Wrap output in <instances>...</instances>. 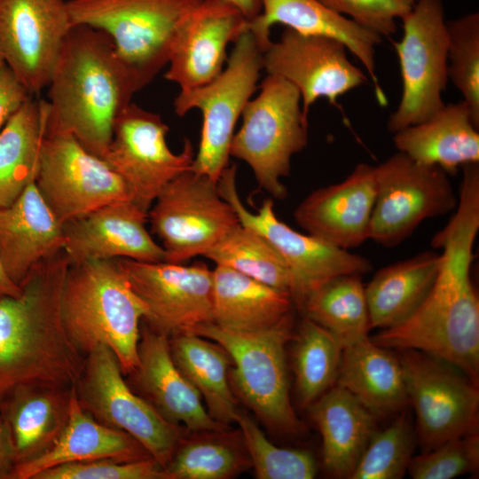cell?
<instances>
[{"mask_svg":"<svg viewBox=\"0 0 479 479\" xmlns=\"http://www.w3.org/2000/svg\"><path fill=\"white\" fill-rule=\"evenodd\" d=\"M169 130L158 114L131 102L116 119L103 157L128 187L132 201L146 213L162 188L190 170L194 160L189 139L179 153L169 149L166 141Z\"/></svg>","mask_w":479,"mask_h":479,"instance_id":"2e32d148","label":"cell"},{"mask_svg":"<svg viewBox=\"0 0 479 479\" xmlns=\"http://www.w3.org/2000/svg\"><path fill=\"white\" fill-rule=\"evenodd\" d=\"M263 69L297 88L306 118L317 99L324 98L336 105L340 96L367 82L363 71L349 60L342 42L287 27L279 40L263 51Z\"/></svg>","mask_w":479,"mask_h":479,"instance_id":"d6986e66","label":"cell"},{"mask_svg":"<svg viewBox=\"0 0 479 479\" xmlns=\"http://www.w3.org/2000/svg\"><path fill=\"white\" fill-rule=\"evenodd\" d=\"M374 169L375 200L369 239L393 247L426 219L455 210L459 198L449 175L397 153Z\"/></svg>","mask_w":479,"mask_h":479,"instance_id":"4fadbf2b","label":"cell"},{"mask_svg":"<svg viewBox=\"0 0 479 479\" xmlns=\"http://www.w3.org/2000/svg\"><path fill=\"white\" fill-rule=\"evenodd\" d=\"M70 260L62 250L37 265L19 296L0 298V410L18 391L72 389L85 362L68 338L60 300Z\"/></svg>","mask_w":479,"mask_h":479,"instance_id":"7a4b0ae2","label":"cell"},{"mask_svg":"<svg viewBox=\"0 0 479 479\" xmlns=\"http://www.w3.org/2000/svg\"><path fill=\"white\" fill-rule=\"evenodd\" d=\"M447 75L479 124V14L447 23Z\"/></svg>","mask_w":479,"mask_h":479,"instance_id":"60d3db41","label":"cell"},{"mask_svg":"<svg viewBox=\"0 0 479 479\" xmlns=\"http://www.w3.org/2000/svg\"><path fill=\"white\" fill-rule=\"evenodd\" d=\"M74 389H25L3 405L0 419L10 436L15 467L36 459L54 444L67 422Z\"/></svg>","mask_w":479,"mask_h":479,"instance_id":"f546056e","label":"cell"},{"mask_svg":"<svg viewBox=\"0 0 479 479\" xmlns=\"http://www.w3.org/2000/svg\"><path fill=\"white\" fill-rule=\"evenodd\" d=\"M151 232L161 240L165 261L183 263L211 250L239 224L217 182L187 170L169 182L148 211Z\"/></svg>","mask_w":479,"mask_h":479,"instance_id":"7c38bea8","label":"cell"},{"mask_svg":"<svg viewBox=\"0 0 479 479\" xmlns=\"http://www.w3.org/2000/svg\"><path fill=\"white\" fill-rule=\"evenodd\" d=\"M202 0H67L73 26L106 33L141 89L168 65L183 25Z\"/></svg>","mask_w":479,"mask_h":479,"instance_id":"5b68a950","label":"cell"},{"mask_svg":"<svg viewBox=\"0 0 479 479\" xmlns=\"http://www.w3.org/2000/svg\"><path fill=\"white\" fill-rule=\"evenodd\" d=\"M47 88L46 130L73 135L101 159L116 119L142 90L110 37L85 25L69 30Z\"/></svg>","mask_w":479,"mask_h":479,"instance_id":"3957f363","label":"cell"},{"mask_svg":"<svg viewBox=\"0 0 479 479\" xmlns=\"http://www.w3.org/2000/svg\"><path fill=\"white\" fill-rule=\"evenodd\" d=\"M260 89L242 112L230 156L246 162L259 186L281 200L287 193L282 178L290 174L292 157L308 143V118L299 90L286 79L267 74Z\"/></svg>","mask_w":479,"mask_h":479,"instance_id":"52a82bcc","label":"cell"},{"mask_svg":"<svg viewBox=\"0 0 479 479\" xmlns=\"http://www.w3.org/2000/svg\"><path fill=\"white\" fill-rule=\"evenodd\" d=\"M138 361L131 376L135 392L146 399L166 420L189 431L230 428L213 420L199 391L176 366L169 337L144 325L140 329Z\"/></svg>","mask_w":479,"mask_h":479,"instance_id":"603a6c76","label":"cell"},{"mask_svg":"<svg viewBox=\"0 0 479 479\" xmlns=\"http://www.w3.org/2000/svg\"><path fill=\"white\" fill-rule=\"evenodd\" d=\"M328 8L342 14L359 26L379 35L396 33L397 19H402L417 0H319Z\"/></svg>","mask_w":479,"mask_h":479,"instance_id":"ee69618b","label":"cell"},{"mask_svg":"<svg viewBox=\"0 0 479 479\" xmlns=\"http://www.w3.org/2000/svg\"><path fill=\"white\" fill-rule=\"evenodd\" d=\"M292 313L276 325L255 332H235L214 323L191 333L220 344L234 364L230 381L234 393L276 433L296 436L303 424L291 404L286 345L291 339Z\"/></svg>","mask_w":479,"mask_h":479,"instance_id":"8992f818","label":"cell"},{"mask_svg":"<svg viewBox=\"0 0 479 479\" xmlns=\"http://www.w3.org/2000/svg\"><path fill=\"white\" fill-rule=\"evenodd\" d=\"M190 431L163 467L164 479H228L252 467L240 429Z\"/></svg>","mask_w":479,"mask_h":479,"instance_id":"e575fe53","label":"cell"},{"mask_svg":"<svg viewBox=\"0 0 479 479\" xmlns=\"http://www.w3.org/2000/svg\"><path fill=\"white\" fill-rule=\"evenodd\" d=\"M374 200L373 166L359 163L343 181L311 192L294 219L309 234L349 250L369 239Z\"/></svg>","mask_w":479,"mask_h":479,"instance_id":"7402d4cb","label":"cell"},{"mask_svg":"<svg viewBox=\"0 0 479 479\" xmlns=\"http://www.w3.org/2000/svg\"><path fill=\"white\" fill-rule=\"evenodd\" d=\"M415 445V433L402 412L383 431H374L351 479H399L407 471Z\"/></svg>","mask_w":479,"mask_h":479,"instance_id":"ab89813d","label":"cell"},{"mask_svg":"<svg viewBox=\"0 0 479 479\" xmlns=\"http://www.w3.org/2000/svg\"><path fill=\"white\" fill-rule=\"evenodd\" d=\"M171 357L185 379L199 391L209 416L230 426L239 409L230 381L232 359L217 342L193 333L169 339Z\"/></svg>","mask_w":479,"mask_h":479,"instance_id":"d6a6232c","label":"cell"},{"mask_svg":"<svg viewBox=\"0 0 479 479\" xmlns=\"http://www.w3.org/2000/svg\"><path fill=\"white\" fill-rule=\"evenodd\" d=\"M233 44L225 68L214 80L180 90L174 100L180 117L195 108L201 112L200 139L191 169L216 182L228 166L236 123L263 69V51L249 29Z\"/></svg>","mask_w":479,"mask_h":479,"instance_id":"ba28073f","label":"cell"},{"mask_svg":"<svg viewBox=\"0 0 479 479\" xmlns=\"http://www.w3.org/2000/svg\"><path fill=\"white\" fill-rule=\"evenodd\" d=\"M248 29V20L228 0H202L181 27L164 78L180 90L214 80L226 61L227 46Z\"/></svg>","mask_w":479,"mask_h":479,"instance_id":"ffe728a7","label":"cell"},{"mask_svg":"<svg viewBox=\"0 0 479 479\" xmlns=\"http://www.w3.org/2000/svg\"><path fill=\"white\" fill-rule=\"evenodd\" d=\"M34 479H164V473L153 458L136 461L99 459L59 465Z\"/></svg>","mask_w":479,"mask_h":479,"instance_id":"7bdbcfd3","label":"cell"},{"mask_svg":"<svg viewBox=\"0 0 479 479\" xmlns=\"http://www.w3.org/2000/svg\"><path fill=\"white\" fill-rule=\"evenodd\" d=\"M116 261L145 303L142 321L153 331L172 337L213 323L212 270L206 263Z\"/></svg>","mask_w":479,"mask_h":479,"instance_id":"e0dca14e","label":"cell"},{"mask_svg":"<svg viewBox=\"0 0 479 479\" xmlns=\"http://www.w3.org/2000/svg\"><path fill=\"white\" fill-rule=\"evenodd\" d=\"M72 27L67 0H0V59L33 97L47 88Z\"/></svg>","mask_w":479,"mask_h":479,"instance_id":"ac0fdd59","label":"cell"},{"mask_svg":"<svg viewBox=\"0 0 479 479\" xmlns=\"http://www.w3.org/2000/svg\"><path fill=\"white\" fill-rule=\"evenodd\" d=\"M213 323L235 332L269 328L290 314L292 298L230 268L212 270Z\"/></svg>","mask_w":479,"mask_h":479,"instance_id":"4dcf8cb0","label":"cell"},{"mask_svg":"<svg viewBox=\"0 0 479 479\" xmlns=\"http://www.w3.org/2000/svg\"><path fill=\"white\" fill-rule=\"evenodd\" d=\"M205 257L290 294L291 277L280 255L262 235L240 222Z\"/></svg>","mask_w":479,"mask_h":479,"instance_id":"8d00e7d4","label":"cell"},{"mask_svg":"<svg viewBox=\"0 0 479 479\" xmlns=\"http://www.w3.org/2000/svg\"><path fill=\"white\" fill-rule=\"evenodd\" d=\"M282 24L296 32L342 42L364 66L374 86L377 101L387 98L376 75L375 46L382 37L326 6L319 0H261V12L248 21V29L264 51L272 42L271 28Z\"/></svg>","mask_w":479,"mask_h":479,"instance_id":"cb8c5ba5","label":"cell"},{"mask_svg":"<svg viewBox=\"0 0 479 479\" xmlns=\"http://www.w3.org/2000/svg\"><path fill=\"white\" fill-rule=\"evenodd\" d=\"M305 318L327 330L342 349L368 336L371 329L365 287L359 274L339 276L310 294Z\"/></svg>","mask_w":479,"mask_h":479,"instance_id":"d590c367","label":"cell"},{"mask_svg":"<svg viewBox=\"0 0 479 479\" xmlns=\"http://www.w3.org/2000/svg\"><path fill=\"white\" fill-rule=\"evenodd\" d=\"M35 183L62 225L105 205L132 200L119 175L67 132L46 130Z\"/></svg>","mask_w":479,"mask_h":479,"instance_id":"9a60e30c","label":"cell"},{"mask_svg":"<svg viewBox=\"0 0 479 479\" xmlns=\"http://www.w3.org/2000/svg\"><path fill=\"white\" fill-rule=\"evenodd\" d=\"M439 266L440 254L425 251L379 270L365 287L371 328L407 320L428 295Z\"/></svg>","mask_w":479,"mask_h":479,"instance_id":"1f68e13d","label":"cell"},{"mask_svg":"<svg viewBox=\"0 0 479 479\" xmlns=\"http://www.w3.org/2000/svg\"><path fill=\"white\" fill-rule=\"evenodd\" d=\"M33 96L0 59V130Z\"/></svg>","mask_w":479,"mask_h":479,"instance_id":"f6af8a7d","label":"cell"},{"mask_svg":"<svg viewBox=\"0 0 479 479\" xmlns=\"http://www.w3.org/2000/svg\"><path fill=\"white\" fill-rule=\"evenodd\" d=\"M153 458L128 433L96 420L80 404L73 389L67 422L54 444L43 454L14 467L11 479H34L59 465L99 459L136 461Z\"/></svg>","mask_w":479,"mask_h":479,"instance_id":"484cf974","label":"cell"},{"mask_svg":"<svg viewBox=\"0 0 479 479\" xmlns=\"http://www.w3.org/2000/svg\"><path fill=\"white\" fill-rule=\"evenodd\" d=\"M455 212L432 239L442 250L434 285L404 322L371 338L385 349H415L448 362L479 381V302L470 279L479 230V169H463Z\"/></svg>","mask_w":479,"mask_h":479,"instance_id":"6da1fadb","label":"cell"},{"mask_svg":"<svg viewBox=\"0 0 479 479\" xmlns=\"http://www.w3.org/2000/svg\"><path fill=\"white\" fill-rule=\"evenodd\" d=\"M123 375L114 351L97 345L85 356L75 385L78 401L98 422L133 436L164 467L189 430L166 420Z\"/></svg>","mask_w":479,"mask_h":479,"instance_id":"9c48e42d","label":"cell"},{"mask_svg":"<svg viewBox=\"0 0 479 479\" xmlns=\"http://www.w3.org/2000/svg\"><path fill=\"white\" fill-rule=\"evenodd\" d=\"M336 385L375 417L398 412L408 403L400 359L368 336L342 349Z\"/></svg>","mask_w":479,"mask_h":479,"instance_id":"f1b7e54d","label":"cell"},{"mask_svg":"<svg viewBox=\"0 0 479 479\" xmlns=\"http://www.w3.org/2000/svg\"><path fill=\"white\" fill-rule=\"evenodd\" d=\"M148 213L132 200L100 207L63 224V251L71 263L128 258L165 261V252L145 227Z\"/></svg>","mask_w":479,"mask_h":479,"instance_id":"44dd1931","label":"cell"},{"mask_svg":"<svg viewBox=\"0 0 479 479\" xmlns=\"http://www.w3.org/2000/svg\"><path fill=\"white\" fill-rule=\"evenodd\" d=\"M217 187L239 222L262 235L280 255L290 273L292 301L299 309L310 294L328 281L347 274L363 275L372 270L366 257L298 232L280 221L271 198L263 200L256 213L248 210L237 191L235 164L224 169Z\"/></svg>","mask_w":479,"mask_h":479,"instance_id":"30bf717a","label":"cell"},{"mask_svg":"<svg viewBox=\"0 0 479 479\" xmlns=\"http://www.w3.org/2000/svg\"><path fill=\"white\" fill-rule=\"evenodd\" d=\"M235 422L255 476L259 479H311L317 466L311 453L302 450L280 448L268 440L260 428L244 412H238Z\"/></svg>","mask_w":479,"mask_h":479,"instance_id":"f35d334b","label":"cell"},{"mask_svg":"<svg viewBox=\"0 0 479 479\" xmlns=\"http://www.w3.org/2000/svg\"><path fill=\"white\" fill-rule=\"evenodd\" d=\"M342 347L325 328L304 318L294 345L295 389L309 407L336 382Z\"/></svg>","mask_w":479,"mask_h":479,"instance_id":"74e56055","label":"cell"},{"mask_svg":"<svg viewBox=\"0 0 479 479\" xmlns=\"http://www.w3.org/2000/svg\"><path fill=\"white\" fill-rule=\"evenodd\" d=\"M479 465L478 433L452 438L412 458L407 471L414 479H451L475 472Z\"/></svg>","mask_w":479,"mask_h":479,"instance_id":"b9f144b4","label":"cell"},{"mask_svg":"<svg viewBox=\"0 0 479 479\" xmlns=\"http://www.w3.org/2000/svg\"><path fill=\"white\" fill-rule=\"evenodd\" d=\"M15 467L7 428L0 419V479H11Z\"/></svg>","mask_w":479,"mask_h":479,"instance_id":"bcb514c9","label":"cell"},{"mask_svg":"<svg viewBox=\"0 0 479 479\" xmlns=\"http://www.w3.org/2000/svg\"><path fill=\"white\" fill-rule=\"evenodd\" d=\"M309 408L322 436L326 469L334 476L349 478L375 431V416L337 385Z\"/></svg>","mask_w":479,"mask_h":479,"instance_id":"83f0119b","label":"cell"},{"mask_svg":"<svg viewBox=\"0 0 479 479\" xmlns=\"http://www.w3.org/2000/svg\"><path fill=\"white\" fill-rule=\"evenodd\" d=\"M403 36L394 43L402 77L400 102L388 121L390 132L422 122L444 106L448 30L442 0H417L402 19Z\"/></svg>","mask_w":479,"mask_h":479,"instance_id":"8fae6325","label":"cell"},{"mask_svg":"<svg viewBox=\"0 0 479 479\" xmlns=\"http://www.w3.org/2000/svg\"><path fill=\"white\" fill-rule=\"evenodd\" d=\"M63 225L42 198L35 181L0 210V258L18 286L43 261L63 250Z\"/></svg>","mask_w":479,"mask_h":479,"instance_id":"d4e9b609","label":"cell"},{"mask_svg":"<svg viewBox=\"0 0 479 479\" xmlns=\"http://www.w3.org/2000/svg\"><path fill=\"white\" fill-rule=\"evenodd\" d=\"M47 118L46 100L32 97L0 130V210L35 180Z\"/></svg>","mask_w":479,"mask_h":479,"instance_id":"836d02e7","label":"cell"},{"mask_svg":"<svg viewBox=\"0 0 479 479\" xmlns=\"http://www.w3.org/2000/svg\"><path fill=\"white\" fill-rule=\"evenodd\" d=\"M60 312L68 338L83 355L103 344L114 351L123 374L135 370L146 307L116 259L70 262Z\"/></svg>","mask_w":479,"mask_h":479,"instance_id":"277c9868","label":"cell"},{"mask_svg":"<svg viewBox=\"0 0 479 479\" xmlns=\"http://www.w3.org/2000/svg\"><path fill=\"white\" fill-rule=\"evenodd\" d=\"M20 293L21 287L9 278L0 258V298L3 296H19Z\"/></svg>","mask_w":479,"mask_h":479,"instance_id":"c3c4849f","label":"cell"},{"mask_svg":"<svg viewBox=\"0 0 479 479\" xmlns=\"http://www.w3.org/2000/svg\"><path fill=\"white\" fill-rule=\"evenodd\" d=\"M479 124L461 100L444 106L428 120L394 133L398 152L422 164L440 167L448 175L479 163Z\"/></svg>","mask_w":479,"mask_h":479,"instance_id":"4316f807","label":"cell"},{"mask_svg":"<svg viewBox=\"0 0 479 479\" xmlns=\"http://www.w3.org/2000/svg\"><path fill=\"white\" fill-rule=\"evenodd\" d=\"M250 21L261 12V0H228Z\"/></svg>","mask_w":479,"mask_h":479,"instance_id":"7dc6e473","label":"cell"},{"mask_svg":"<svg viewBox=\"0 0 479 479\" xmlns=\"http://www.w3.org/2000/svg\"><path fill=\"white\" fill-rule=\"evenodd\" d=\"M399 357L406 395L416 414L424 452L455 437L478 433L479 391L455 365L415 349Z\"/></svg>","mask_w":479,"mask_h":479,"instance_id":"5bb4252c","label":"cell"}]
</instances>
